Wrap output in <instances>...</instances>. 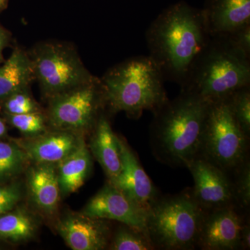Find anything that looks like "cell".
I'll use <instances>...</instances> for the list:
<instances>
[{"instance_id":"obj_1","label":"cell","mask_w":250,"mask_h":250,"mask_svg":"<svg viewBox=\"0 0 250 250\" xmlns=\"http://www.w3.org/2000/svg\"><path fill=\"white\" fill-rule=\"evenodd\" d=\"M210 38L202 12L177 4L161 14L148 29L149 57L164 78L183 86Z\"/></svg>"},{"instance_id":"obj_2","label":"cell","mask_w":250,"mask_h":250,"mask_svg":"<svg viewBox=\"0 0 250 250\" xmlns=\"http://www.w3.org/2000/svg\"><path fill=\"white\" fill-rule=\"evenodd\" d=\"M210 103L183 90L153 112L151 145L158 160L174 167H187L200 156Z\"/></svg>"},{"instance_id":"obj_3","label":"cell","mask_w":250,"mask_h":250,"mask_svg":"<svg viewBox=\"0 0 250 250\" xmlns=\"http://www.w3.org/2000/svg\"><path fill=\"white\" fill-rule=\"evenodd\" d=\"M250 83L249 54L228 36H211L182 87L214 103L228 99Z\"/></svg>"},{"instance_id":"obj_4","label":"cell","mask_w":250,"mask_h":250,"mask_svg":"<svg viewBox=\"0 0 250 250\" xmlns=\"http://www.w3.org/2000/svg\"><path fill=\"white\" fill-rule=\"evenodd\" d=\"M164 82L161 69L149 56L135 57L104 77V100L112 111L137 118L145 111H156L168 100Z\"/></svg>"},{"instance_id":"obj_5","label":"cell","mask_w":250,"mask_h":250,"mask_svg":"<svg viewBox=\"0 0 250 250\" xmlns=\"http://www.w3.org/2000/svg\"><path fill=\"white\" fill-rule=\"evenodd\" d=\"M207 213L192 192L158 198L147 213L148 238L154 249L193 250Z\"/></svg>"},{"instance_id":"obj_6","label":"cell","mask_w":250,"mask_h":250,"mask_svg":"<svg viewBox=\"0 0 250 250\" xmlns=\"http://www.w3.org/2000/svg\"><path fill=\"white\" fill-rule=\"evenodd\" d=\"M248 139L228 99L210 103L200 156L225 172L235 170L247 159Z\"/></svg>"},{"instance_id":"obj_7","label":"cell","mask_w":250,"mask_h":250,"mask_svg":"<svg viewBox=\"0 0 250 250\" xmlns=\"http://www.w3.org/2000/svg\"><path fill=\"white\" fill-rule=\"evenodd\" d=\"M34 75L51 98L94 80L72 50L59 45H45L32 61Z\"/></svg>"},{"instance_id":"obj_8","label":"cell","mask_w":250,"mask_h":250,"mask_svg":"<svg viewBox=\"0 0 250 250\" xmlns=\"http://www.w3.org/2000/svg\"><path fill=\"white\" fill-rule=\"evenodd\" d=\"M102 99L101 84L95 80L55 95L49 106L50 124L56 129L86 131L96 125Z\"/></svg>"},{"instance_id":"obj_9","label":"cell","mask_w":250,"mask_h":250,"mask_svg":"<svg viewBox=\"0 0 250 250\" xmlns=\"http://www.w3.org/2000/svg\"><path fill=\"white\" fill-rule=\"evenodd\" d=\"M82 213L93 218L116 220L147 233V212L111 183L104 186Z\"/></svg>"},{"instance_id":"obj_10","label":"cell","mask_w":250,"mask_h":250,"mask_svg":"<svg viewBox=\"0 0 250 250\" xmlns=\"http://www.w3.org/2000/svg\"><path fill=\"white\" fill-rule=\"evenodd\" d=\"M194 179L192 195L206 211L233 205L232 184L225 171L198 156L187 164Z\"/></svg>"},{"instance_id":"obj_11","label":"cell","mask_w":250,"mask_h":250,"mask_svg":"<svg viewBox=\"0 0 250 250\" xmlns=\"http://www.w3.org/2000/svg\"><path fill=\"white\" fill-rule=\"evenodd\" d=\"M233 205L210 210L202 223L197 246L206 250H233L241 248L243 226Z\"/></svg>"},{"instance_id":"obj_12","label":"cell","mask_w":250,"mask_h":250,"mask_svg":"<svg viewBox=\"0 0 250 250\" xmlns=\"http://www.w3.org/2000/svg\"><path fill=\"white\" fill-rule=\"evenodd\" d=\"M122 170L114 180L109 182L124 192L147 212L157 200L158 192L145 172L136 154L124 140L119 137Z\"/></svg>"},{"instance_id":"obj_13","label":"cell","mask_w":250,"mask_h":250,"mask_svg":"<svg viewBox=\"0 0 250 250\" xmlns=\"http://www.w3.org/2000/svg\"><path fill=\"white\" fill-rule=\"evenodd\" d=\"M22 148L29 161L34 164H54L76 150L84 139L80 133L67 130L57 129L30 136L27 139L15 141Z\"/></svg>"},{"instance_id":"obj_14","label":"cell","mask_w":250,"mask_h":250,"mask_svg":"<svg viewBox=\"0 0 250 250\" xmlns=\"http://www.w3.org/2000/svg\"><path fill=\"white\" fill-rule=\"evenodd\" d=\"M59 233L73 250H101L107 248L110 230L103 219L72 213L58 224Z\"/></svg>"},{"instance_id":"obj_15","label":"cell","mask_w":250,"mask_h":250,"mask_svg":"<svg viewBox=\"0 0 250 250\" xmlns=\"http://www.w3.org/2000/svg\"><path fill=\"white\" fill-rule=\"evenodd\" d=\"M202 13L210 36L229 35L250 25V0H211Z\"/></svg>"},{"instance_id":"obj_16","label":"cell","mask_w":250,"mask_h":250,"mask_svg":"<svg viewBox=\"0 0 250 250\" xmlns=\"http://www.w3.org/2000/svg\"><path fill=\"white\" fill-rule=\"evenodd\" d=\"M27 185L36 207L47 214H53L61 195L57 166L36 164L28 170Z\"/></svg>"},{"instance_id":"obj_17","label":"cell","mask_w":250,"mask_h":250,"mask_svg":"<svg viewBox=\"0 0 250 250\" xmlns=\"http://www.w3.org/2000/svg\"><path fill=\"white\" fill-rule=\"evenodd\" d=\"M90 148L109 182L114 180L122 170L119 137L113 132L104 116H100L97 121Z\"/></svg>"},{"instance_id":"obj_18","label":"cell","mask_w":250,"mask_h":250,"mask_svg":"<svg viewBox=\"0 0 250 250\" xmlns=\"http://www.w3.org/2000/svg\"><path fill=\"white\" fill-rule=\"evenodd\" d=\"M92 167V158L85 141L57 165L61 193L68 195L84 184Z\"/></svg>"},{"instance_id":"obj_19","label":"cell","mask_w":250,"mask_h":250,"mask_svg":"<svg viewBox=\"0 0 250 250\" xmlns=\"http://www.w3.org/2000/svg\"><path fill=\"white\" fill-rule=\"evenodd\" d=\"M34 75L32 60L17 49L0 67V100L25 89Z\"/></svg>"},{"instance_id":"obj_20","label":"cell","mask_w":250,"mask_h":250,"mask_svg":"<svg viewBox=\"0 0 250 250\" xmlns=\"http://www.w3.org/2000/svg\"><path fill=\"white\" fill-rule=\"evenodd\" d=\"M35 219L24 209L11 210L0 215V240L25 241L35 234Z\"/></svg>"},{"instance_id":"obj_21","label":"cell","mask_w":250,"mask_h":250,"mask_svg":"<svg viewBox=\"0 0 250 250\" xmlns=\"http://www.w3.org/2000/svg\"><path fill=\"white\" fill-rule=\"evenodd\" d=\"M29 161L25 153L17 143L0 141V183L21 173Z\"/></svg>"},{"instance_id":"obj_22","label":"cell","mask_w":250,"mask_h":250,"mask_svg":"<svg viewBox=\"0 0 250 250\" xmlns=\"http://www.w3.org/2000/svg\"><path fill=\"white\" fill-rule=\"evenodd\" d=\"M109 249L151 250L154 248L146 233L125 225L117 231L110 244Z\"/></svg>"},{"instance_id":"obj_23","label":"cell","mask_w":250,"mask_h":250,"mask_svg":"<svg viewBox=\"0 0 250 250\" xmlns=\"http://www.w3.org/2000/svg\"><path fill=\"white\" fill-rule=\"evenodd\" d=\"M235 119L249 139L250 134V86L242 88L228 98Z\"/></svg>"},{"instance_id":"obj_24","label":"cell","mask_w":250,"mask_h":250,"mask_svg":"<svg viewBox=\"0 0 250 250\" xmlns=\"http://www.w3.org/2000/svg\"><path fill=\"white\" fill-rule=\"evenodd\" d=\"M8 116L10 123L22 134L34 136L45 131V121L39 111Z\"/></svg>"},{"instance_id":"obj_25","label":"cell","mask_w":250,"mask_h":250,"mask_svg":"<svg viewBox=\"0 0 250 250\" xmlns=\"http://www.w3.org/2000/svg\"><path fill=\"white\" fill-rule=\"evenodd\" d=\"M236 170V178L232 183L233 197L240 206L248 208L250 204V166L249 161H243Z\"/></svg>"},{"instance_id":"obj_26","label":"cell","mask_w":250,"mask_h":250,"mask_svg":"<svg viewBox=\"0 0 250 250\" xmlns=\"http://www.w3.org/2000/svg\"><path fill=\"white\" fill-rule=\"evenodd\" d=\"M4 100V109L8 115L39 111L37 104L27 93V88L16 92Z\"/></svg>"},{"instance_id":"obj_27","label":"cell","mask_w":250,"mask_h":250,"mask_svg":"<svg viewBox=\"0 0 250 250\" xmlns=\"http://www.w3.org/2000/svg\"><path fill=\"white\" fill-rule=\"evenodd\" d=\"M229 37L239 48L246 53L250 54V25L240 29L236 32L229 34Z\"/></svg>"},{"instance_id":"obj_28","label":"cell","mask_w":250,"mask_h":250,"mask_svg":"<svg viewBox=\"0 0 250 250\" xmlns=\"http://www.w3.org/2000/svg\"><path fill=\"white\" fill-rule=\"evenodd\" d=\"M22 190L19 184H2L0 183V202L12 198H21Z\"/></svg>"},{"instance_id":"obj_29","label":"cell","mask_w":250,"mask_h":250,"mask_svg":"<svg viewBox=\"0 0 250 250\" xmlns=\"http://www.w3.org/2000/svg\"><path fill=\"white\" fill-rule=\"evenodd\" d=\"M250 225L243 224L241 233V248L243 249H250Z\"/></svg>"},{"instance_id":"obj_30","label":"cell","mask_w":250,"mask_h":250,"mask_svg":"<svg viewBox=\"0 0 250 250\" xmlns=\"http://www.w3.org/2000/svg\"><path fill=\"white\" fill-rule=\"evenodd\" d=\"M20 200H21V198H12L0 202V215L14 209Z\"/></svg>"},{"instance_id":"obj_31","label":"cell","mask_w":250,"mask_h":250,"mask_svg":"<svg viewBox=\"0 0 250 250\" xmlns=\"http://www.w3.org/2000/svg\"><path fill=\"white\" fill-rule=\"evenodd\" d=\"M6 42V34L2 29L0 28V58H1V52L4 48Z\"/></svg>"},{"instance_id":"obj_32","label":"cell","mask_w":250,"mask_h":250,"mask_svg":"<svg viewBox=\"0 0 250 250\" xmlns=\"http://www.w3.org/2000/svg\"><path fill=\"white\" fill-rule=\"evenodd\" d=\"M6 134V127L4 122L0 118V138L4 137Z\"/></svg>"},{"instance_id":"obj_33","label":"cell","mask_w":250,"mask_h":250,"mask_svg":"<svg viewBox=\"0 0 250 250\" xmlns=\"http://www.w3.org/2000/svg\"><path fill=\"white\" fill-rule=\"evenodd\" d=\"M6 0H0V9L6 6Z\"/></svg>"}]
</instances>
